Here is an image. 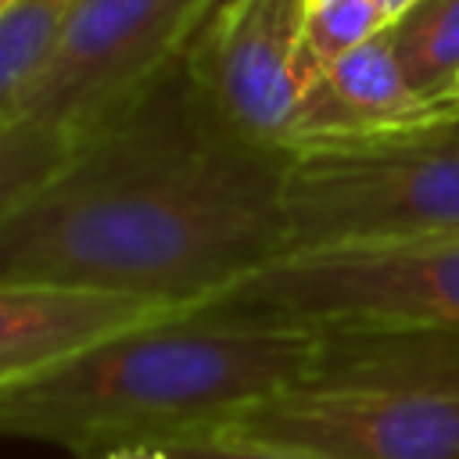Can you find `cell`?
<instances>
[{
	"instance_id": "cell-4",
	"label": "cell",
	"mask_w": 459,
	"mask_h": 459,
	"mask_svg": "<svg viewBox=\"0 0 459 459\" xmlns=\"http://www.w3.org/2000/svg\"><path fill=\"white\" fill-rule=\"evenodd\" d=\"M430 233H459V111L290 147L280 255Z\"/></svg>"
},
{
	"instance_id": "cell-1",
	"label": "cell",
	"mask_w": 459,
	"mask_h": 459,
	"mask_svg": "<svg viewBox=\"0 0 459 459\" xmlns=\"http://www.w3.org/2000/svg\"><path fill=\"white\" fill-rule=\"evenodd\" d=\"M287 154L233 136L179 57L0 226V283L208 305L283 251Z\"/></svg>"
},
{
	"instance_id": "cell-12",
	"label": "cell",
	"mask_w": 459,
	"mask_h": 459,
	"mask_svg": "<svg viewBox=\"0 0 459 459\" xmlns=\"http://www.w3.org/2000/svg\"><path fill=\"white\" fill-rule=\"evenodd\" d=\"M72 147V136L36 118L0 115V226L65 169Z\"/></svg>"
},
{
	"instance_id": "cell-7",
	"label": "cell",
	"mask_w": 459,
	"mask_h": 459,
	"mask_svg": "<svg viewBox=\"0 0 459 459\" xmlns=\"http://www.w3.org/2000/svg\"><path fill=\"white\" fill-rule=\"evenodd\" d=\"M308 0H215L183 68L208 111L255 147L287 151L301 100L298 47Z\"/></svg>"
},
{
	"instance_id": "cell-5",
	"label": "cell",
	"mask_w": 459,
	"mask_h": 459,
	"mask_svg": "<svg viewBox=\"0 0 459 459\" xmlns=\"http://www.w3.org/2000/svg\"><path fill=\"white\" fill-rule=\"evenodd\" d=\"M208 305L308 330H459V233L276 255Z\"/></svg>"
},
{
	"instance_id": "cell-10",
	"label": "cell",
	"mask_w": 459,
	"mask_h": 459,
	"mask_svg": "<svg viewBox=\"0 0 459 459\" xmlns=\"http://www.w3.org/2000/svg\"><path fill=\"white\" fill-rule=\"evenodd\" d=\"M405 82L437 108H459V0H416L387 25Z\"/></svg>"
},
{
	"instance_id": "cell-9",
	"label": "cell",
	"mask_w": 459,
	"mask_h": 459,
	"mask_svg": "<svg viewBox=\"0 0 459 459\" xmlns=\"http://www.w3.org/2000/svg\"><path fill=\"white\" fill-rule=\"evenodd\" d=\"M448 111H459V108H437L405 82L384 29L369 43L355 47L351 54L323 68L301 90L287 151L301 143H319V140L391 133V129L441 118Z\"/></svg>"
},
{
	"instance_id": "cell-2",
	"label": "cell",
	"mask_w": 459,
	"mask_h": 459,
	"mask_svg": "<svg viewBox=\"0 0 459 459\" xmlns=\"http://www.w3.org/2000/svg\"><path fill=\"white\" fill-rule=\"evenodd\" d=\"M319 330L212 305L111 333L0 387V437L50 441L79 459L122 445H172L226 427L240 409L312 369Z\"/></svg>"
},
{
	"instance_id": "cell-8",
	"label": "cell",
	"mask_w": 459,
	"mask_h": 459,
	"mask_svg": "<svg viewBox=\"0 0 459 459\" xmlns=\"http://www.w3.org/2000/svg\"><path fill=\"white\" fill-rule=\"evenodd\" d=\"M169 312L183 308L75 287L0 283V387Z\"/></svg>"
},
{
	"instance_id": "cell-16",
	"label": "cell",
	"mask_w": 459,
	"mask_h": 459,
	"mask_svg": "<svg viewBox=\"0 0 459 459\" xmlns=\"http://www.w3.org/2000/svg\"><path fill=\"white\" fill-rule=\"evenodd\" d=\"M377 4H380V7L391 14V22H394V18H402V14H405V11H409L416 0H377Z\"/></svg>"
},
{
	"instance_id": "cell-17",
	"label": "cell",
	"mask_w": 459,
	"mask_h": 459,
	"mask_svg": "<svg viewBox=\"0 0 459 459\" xmlns=\"http://www.w3.org/2000/svg\"><path fill=\"white\" fill-rule=\"evenodd\" d=\"M7 4H14V0H0V7H7Z\"/></svg>"
},
{
	"instance_id": "cell-13",
	"label": "cell",
	"mask_w": 459,
	"mask_h": 459,
	"mask_svg": "<svg viewBox=\"0 0 459 459\" xmlns=\"http://www.w3.org/2000/svg\"><path fill=\"white\" fill-rule=\"evenodd\" d=\"M391 25V14L377 0H308L298 47V82L301 90L333 61L369 43Z\"/></svg>"
},
{
	"instance_id": "cell-11",
	"label": "cell",
	"mask_w": 459,
	"mask_h": 459,
	"mask_svg": "<svg viewBox=\"0 0 459 459\" xmlns=\"http://www.w3.org/2000/svg\"><path fill=\"white\" fill-rule=\"evenodd\" d=\"M75 7L79 0H14L0 7V115H18Z\"/></svg>"
},
{
	"instance_id": "cell-14",
	"label": "cell",
	"mask_w": 459,
	"mask_h": 459,
	"mask_svg": "<svg viewBox=\"0 0 459 459\" xmlns=\"http://www.w3.org/2000/svg\"><path fill=\"white\" fill-rule=\"evenodd\" d=\"M165 448H169L172 459H312V455L287 452V448L262 445V441H247V437H237V434H226V430L179 437Z\"/></svg>"
},
{
	"instance_id": "cell-3",
	"label": "cell",
	"mask_w": 459,
	"mask_h": 459,
	"mask_svg": "<svg viewBox=\"0 0 459 459\" xmlns=\"http://www.w3.org/2000/svg\"><path fill=\"white\" fill-rule=\"evenodd\" d=\"M219 430L312 459H459V330H319L305 380Z\"/></svg>"
},
{
	"instance_id": "cell-6",
	"label": "cell",
	"mask_w": 459,
	"mask_h": 459,
	"mask_svg": "<svg viewBox=\"0 0 459 459\" xmlns=\"http://www.w3.org/2000/svg\"><path fill=\"white\" fill-rule=\"evenodd\" d=\"M215 0H79L18 115L82 136L190 47Z\"/></svg>"
},
{
	"instance_id": "cell-15",
	"label": "cell",
	"mask_w": 459,
	"mask_h": 459,
	"mask_svg": "<svg viewBox=\"0 0 459 459\" xmlns=\"http://www.w3.org/2000/svg\"><path fill=\"white\" fill-rule=\"evenodd\" d=\"M100 459H172V455L165 445H122V448L104 452Z\"/></svg>"
}]
</instances>
